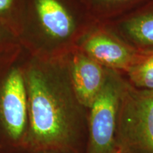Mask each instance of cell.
<instances>
[{
    "mask_svg": "<svg viewBox=\"0 0 153 153\" xmlns=\"http://www.w3.org/2000/svg\"><path fill=\"white\" fill-rule=\"evenodd\" d=\"M103 26L139 52L153 53V0Z\"/></svg>",
    "mask_w": 153,
    "mask_h": 153,
    "instance_id": "6",
    "label": "cell"
},
{
    "mask_svg": "<svg viewBox=\"0 0 153 153\" xmlns=\"http://www.w3.org/2000/svg\"><path fill=\"white\" fill-rule=\"evenodd\" d=\"M28 97L22 74L14 70L4 84L0 98L1 119L9 136L19 139L26 124Z\"/></svg>",
    "mask_w": 153,
    "mask_h": 153,
    "instance_id": "5",
    "label": "cell"
},
{
    "mask_svg": "<svg viewBox=\"0 0 153 153\" xmlns=\"http://www.w3.org/2000/svg\"><path fill=\"white\" fill-rule=\"evenodd\" d=\"M69 66L76 100L81 106L89 108L104 85L106 68L83 51L74 53Z\"/></svg>",
    "mask_w": 153,
    "mask_h": 153,
    "instance_id": "7",
    "label": "cell"
},
{
    "mask_svg": "<svg viewBox=\"0 0 153 153\" xmlns=\"http://www.w3.org/2000/svg\"><path fill=\"white\" fill-rule=\"evenodd\" d=\"M30 136L40 147L62 145L73 130L76 99L70 71L49 74L32 70L28 77Z\"/></svg>",
    "mask_w": 153,
    "mask_h": 153,
    "instance_id": "1",
    "label": "cell"
},
{
    "mask_svg": "<svg viewBox=\"0 0 153 153\" xmlns=\"http://www.w3.org/2000/svg\"><path fill=\"white\" fill-rule=\"evenodd\" d=\"M48 35L58 41L70 39L75 33L74 14L80 0H30Z\"/></svg>",
    "mask_w": 153,
    "mask_h": 153,
    "instance_id": "8",
    "label": "cell"
},
{
    "mask_svg": "<svg viewBox=\"0 0 153 153\" xmlns=\"http://www.w3.org/2000/svg\"><path fill=\"white\" fill-rule=\"evenodd\" d=\"M19 0H0V13L10 11L16 4Z\"/></svg>",
    "mask_w": 153,
    "mask_h": 153,
    "instance_id": "11",
    "label": "cell"
},
{
    "mask_svg": "<svg viewBox=\"0 0 153 153\" xmlns=\"http://www.w3.org/2000/svg\"><path fill=\"white\" fill-rule=\"evenodd\" d=\"M126 78L106 68L104 85L89 109L90 153H114L118 106Z\"/></svg>",
    "mask_w": 153,
    "mask_h": 153,
    "instance_id": "3",
    "label": "cell"
},
{
    "mask_svg": "<svg viewBox=\"0 0 153 153\" xmlns=\"http://www.w3.org/2000/svg\"><path fill=\"white\" fill-rule=\"evenodd\" d=\"M126 73V79L135 87L153 90V53L145 54Z\"/></svg>",
    "mask_w": 153,
    "mask_h": 153,
    "instance_id": "10",
    "label": "cell"
},
{
    "mask_svg": "<svg viewBox=\"0 0 153 153\" xmlns=\"http://www.w3.org/2000/svg\"><path fill=\"white\" fill-rule=\"evenodd\" d=\"M85 40L83 52L104 68L126 72L145 54L126 44L106 26Z\"/></svg>",
    "mask_w": 153,
    "mask_h": 153,
    "instance_id": "4",
    "label": "cell"
},
{
    "mask_svg": "<svg viewBox=\"0 0 153 153\" xmlns=\"http://www.w3.org/2000/svg\"><path fill=\"white\" fill-rule=\"evenodd\" d=\"M152 0H80L104 24L133 12Z\"/></svg>",
    "mask_w": 153,
    "mask_h": 153,
    "instance_id": "9",
    "label": "cell"
},
{
    "mask_svg": "<svg viewBox=\"0 0 153 153\" xmlns=\"http://www.w3.org/2000/svg\"><path fill=\"white\" fill-rule=\"evenodd\" d=\"M116 141L123 150L153 153V90L135 87L126 78L118 106Z\"/></svg>",
    "mask_w": 153,
    "mask_h": 153,
    "instance_id": "2",
    "label": "cell"
}]
</instances>
